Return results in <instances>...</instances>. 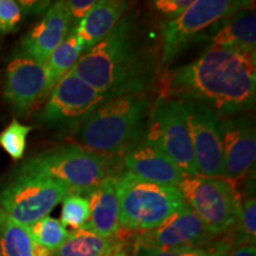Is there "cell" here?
<instances>
[{
    "label": "cell",
    "mask_w": 256,
    "mask_h": 256,
    "mask_svg": "<svg viewBox=\"0 0 256 256\" xmlns=\"http://www.w3.org/2000/svg\"><path fill=\"white\" fill-rule=\"evenodd\" d=\"M72 19L66 2H55L22 40L19 56L46 63L51 54L68 37Z\"/></svg>",
    "instance_id": "15"
},
{
    "label": "cell",
    "mask_w": 256,
    "mask_h": 256,
    "mask_svg": "<svg viewBox=\"0 0 256 256\" xmlns=\"http://www.w3.org/2000/svg\"><path fill=\"white\" fill-rule=\"evenodd\" d=\"M96 4L95 0H69L66 2L72 23L78 24Z\"/></svg>",
    "instance_id": "30"
},
{
    "label": "cell",
    "mask_w": 256,
    "mask_h": 256,
    "mask_svg": "<svg viewBox=\"0 0 256 256\" xmlns=\"http://www.w3.org/2000/svg\"><path fill=\"white\" fill-rule=\"evenodd\" d=\"M114 256H127L126 254H124V252H118V254H115Z\"/></svg>",
    "instance_id": "32"
},
{
    "label": "cell",
    "mask_w": 256,
    "mask_h": 256,
    "mask_svg": "<svg viewBox=\"0 0 256 256\" xmlns=\"http://www.w3.org/2000/svg\"><path fill=\"white\" fill-rule=\"evenodd\" d=\"M23 19V11L18 2L0 0V32L10 34L17 30Z\"/></svg>",
    "instance_id": "28"
},
{
    "label": "cell",
    "mask_w": 256,
    "mask_h": 256,
    "mask_svg": "<svg viewBox=\"0 0 256 256\" xmlns=\"http://www.w3.org/2000/svg\"><path fill=\"white\" fill-rule=\"evenodd\" d=\"M142 139L158 146L185 176H198L183 102L159 96L152 104Z\"/></svg>",
    "instance_id": "8"
},
{
    "label": "cell",
    "mask_w": 256,
    "mask_h": 256,
    "mask_svg": "<svg viewBox=\"0 0 256 256\" xmlns=\"http://www.w3.org/2000/svg\"><path fill=\"white\" fill-rule=\"evenodd\" d=\"M50 92L46 63L20 56L8 63L4 84V98L16 113L25 114L49 96Z\"/></svg>",
    "instance_id": "14"
},
{
    "label": "cell",
    "mask_w": 256,
    "mask_h": 256,
    "mask_svg": "<svg viewBox=\"0 0 256 256\" xmlns=\"http://www.w3.org/2000/svg\"><path fill=\"white\" fill-rule=\"evenodd\" d=\"M0 256H2V249H0Z\"/></svg>",
    "instance_id": "33"
},
{
    "label": "cell",
    "mask_w": 256,
    "mask_h": 256,
    "mask_svg": "<svg viewBox=\"0 0 256 256\" xmlns=\"http://www.w3.org/2000/svg\"><path fill=\"white\" fill-rule=\"evenodd\" d=\"M223 147V179L234 186L247 177L256 159L255 127L250 118H220Z\"/></svg>",
    "instance_id": "13"
},
{
    "label": "cell",
    "mask_w": 256,
    "mask_h": 256,
    "mask_svg": "<svg viewBox=\"0 0 256 256\" xmlns=\"http://www.w3.org/2000/svg\"><path fill=\"white\" fill-rule=\"evenodd\" d=\"M110 98L113 96L98 92L70 72L50 92L38 119L46 126L70 133Z\"/></svg>",
    "instance_id": "10"
},
{
    "label": "cell",
    "mask_w": 256,
    "mask_h": 256,
    "mask_svg": "<svg viewBox=\"0 0 256 256\" xmlns=\"http://www.w3.org/2000/svg\"><path fill=\"white\" fill-rule=\"evenodd\" d=\"M226 256H256V248L254 244H243L234 249Z\"/></svg>",
    "instance_id": "31"
},
{
    "label": "cell",
    "mask_w": 256,
    "mask_h": 256,
    "mask_svg": "<svg viewBox=\"0 0 256 256\" xmlns=\"http://www.w3.org/2000/svg\"><path fill=\"white\" fill-rule=\"evenodd\" d=\"M183 102L198 176L223 178V147L220 118L194 102Z\"/></svg>",
    "instance_id": "12"
},
{
    "label": "cell",
    "mask_w": 256,
    "mask_h": 256,
    "mask_svg": "<svg viewBox=\"0 0 256 256\" xmlns=\"http://www.w3.org/2000/svg\"><path fill=\"white\" fill-rule=\"evenodd\" d=\"M236 243L238 247L243 244H254L256 241V202L254 196H249L240 204V212L236 223Z\"/></svg>",
    "instance_id": "25"
},
{
    "label": "cell",
    "mask_w": 256,
    "mask_h": 256,
    "mask_svg": "<svg viewBox=\"0 0 256 256\" xmlns=\"http://www.w3.org/2000/svg\"><path fill=\"white\" fill-rule=\"evenodd\" d=\"M124 171L151 183L178 188L185 174L158 146L140 139L124 153Z\"/></svg>",
    "instance_id": "16"
},
{
    "label": "cell",
    "mask_w": 256,
    "mask_h": 256,
    "mask_svg": "<svg viewBox=\"0 0 256 256\" xmlns=\"http://www.w3.org/2000/svg\"><path fill=\"white\" fill-rule=\"evenodd\" d=\"M206 36H200L197 40H206L208 49L224 48L255 52L256 46V16L250 8H246L226 16L209 30Z\"/></svg>",
    "instance_id": "17"
},
{
    "label": "cell",
    "mask_w": 256,
    "mask_h": 256,
    "mask_svg": "<svg viewBox=\"0 0 256 256\" xmlns=\"http://www.w3.org/2000/svg\"><path fill=\"white\" fill-rule=\"evenodd\" d=\"M89 218V203L86 197L69 194L63 200L60 220L62 226L72 230L81 229Z\"/></svg>",
    "instance_id": "27"
},
{
    "label": "cell",
    "mask_w": 256,
    "mask_h": 256,
    "mask_svg": "<svg viewBox=\"0 0 256 256\" xmlns=\"http://www.w3.org/2000/svg\"><path fill=\"white\" fill-rule=\"evenodd\" d=\"M254 2L244 0H192L191 5L172 20L160 25L162 38V63H170L192 42L223 19Z\"/></svg>",
    "instance_id": "9"
},
{
    "label": "cell",
    "mask_w": 256,
    "mask_h": 256,
    "mask_svg": "<svg viewBox=\"0 0 256 256\" xmlns=\"http://www.w3.org/2000/svg\"><path fill=\"white\" fill-rule=\"evenodd\" d=\"M116 176L104 179L87 196L89 218L83 229H87L106 238H116L121 230L119 223L120 206L116 192Z\"/></svg>",
    "instance_id": "18"
},
{
    "label": "cell",
    "mask_w": 256,
    "mask_h": 256,
    "mask_svg": "<svg viewBox=\"0 0 256 256\" xmlns=\"http://www.w3.org/2000/svg\"><path fill=\"white\" fill-rule=\"evenodd\" d=\"M130 6L124 0H100L92 11L75 26V31L83 44V54L95 46L113 30L124 17Z\"/></svg>",
    "instance_id": "19"
},
{
    "label": "cell",
    "mask_w": 256,
    "mask_h": 256,
    "mask_svg": "<svg viewBox=\"0 0 256 256\" xmlns=\"http://www.w3.org/2000/svg\"><path fill=\"white\" fill-rule=\"evenodd\" d=\"M0 249L2 256H51L32 238L28 226L10 218L0 209Z\"/></svg>",
    "instance_id": "21"
},
{
    "label": "cell",
    "mask_w": 256,
    "mask_h": 256,
    "mask_svg": "<svg viewBox=\"0 0 256 256\" xmlns=\"http://www.w3.org/2000/svg\"><path fill=\"white\" fill-rule=\"evenodd\" d=\"M121 228L145 232L160 226L184 204L178 188L142 180L126 171L116 176Z\"/></svg>",
    "instance_id": "5"
},
{
    "label": "cell",
    "mask_w": 256,
    "mask_h": 256,
    "mask_svg": "<svg viewBox=\"0 0 256 256\" xmlns=\"http://www.w3.org/2000/svg\"><path fill=\"white\" fill-rule=\"evenodd\" d=\"M185 203L217 236L235 228L240 212V197L230 182L223 178L185 176L178 185Z\"/></svg>",
    "instance_id": "7"
},
{
    "label": "cell",
    "mask_w": 256,
    "mask_h": 256,
    "mask_svg": "<svg viewBox=\"0 0 256 256\" xmlns=\"http://www.w3.org/2000/svg\"><path fill=\"white\" fill-rule=\"evenodd\" d=\"M146 92L113 96L69 133L74 144L106 156H122L142 139L152 107Z\"/></svg>",
    "instance_id": "3"
},
{
    "label": "cell",
    "mask_w": 256,
    "mask_h": 256,
    "mask_svg": "<svg viewBox=\"0 0 256 256\" xmlns=\"http://www.w3.org/2000/svg\"><path fill=\"white\" fill-rule=\"evenodd\" d=\"M72 72L98 92L118 96L147 89V72L136 43L132 16L84 52Z\"/></svg>",
    "instance_id": "2"
},
{
    "label": "cell",
    "mask_w": 256,
    "mask_h": 256,
    "mask_svg": "<svg viewBox=\"0 0 256 256\" xmlns=\"http://www.w3.org/2000/svg\"><path fill=\"white\" fill-rule=\"evenodd\" d=\"M119 166L118 156L66 144L40 153L20 168L56 179L68 188L70 194L87 198L104 179L119 174Z\"/></svg>",
    "instance_id": "4"
},
{
    "label": "cell",
    "mask_w": 256,
    "mask_h": 256,
    "mask_svg": "<svg viewBox=\"0 0 256 256\" xmlns=\"http://www.w3.org/2000/svg\"><path fill=\"white\" fill-rule=\"evenodd\" d=\"M124 244L120 234L116 238H106L81 228L69 232L66 242L51 256H114Z\"/></svg>",
    "instance_id": "20"
},
{
    "label": "cell",
    "mask_w": 256,
    "mask_h": 256,
    "mask_svg": "<svg viewBox=\"0 0 256 256\" xmlns=\"http://www.w3.org/2000/svg\"><path fill=\"white\" fill-rule=\"evenodd\" d=\"M34 241L48 249L50 252H56L68 238L69 232L58 220L46 216L28 226Z\"/></svg>",
    "instance_id": "23"
},
{
    "label": "cell",
    "mask_w": 256,
    "mask_h": 256,
    "mask_svg": "<svg viewBox=\"0 0 256 256\" xmlns=\"http://www.w3.org/2000/svg\"><path fill=\"white\" fill-rule=\"evenodd\" d=\"M31 130V126H25L14 119L0 133V146L14 160H20L24 156L26 138Z\"/></svg>",
    "instance_id": "26"
},
{
    "label": "cell",
    "mask_w": 256,
    "mask_h": 256,
    "mask_svg": "<svg viewBox=\"0 0 256 256\" xmlns=\"http://www.w3.org/2000/svg\"><path fill=\"white\" fill-rule=\"evenodd\" d=\"M217 236L184 202L156 228L138 232L136 246L170 250L180 248H206L217 242Z\"/></svg>",
    "instance_id": "11"
},
{
    "label": "cell",
    "mask_w": 256,
    "mask_h": 256,
    "mask_svg": "<svg viewBox=\"0 0 256 256\" xmlns=\"http://www.w3.org/2000/svg\"><path fill=\"white\" fill-rule=\"evenodd\" d=\"M82 55L83 44L76 34L75 28H72L68 37L56 48L46 63L51 90L66 74L72 72Z\"/></svg>",
    "instance_id": "22"
},
{
    "label": "cell",
    "mask_w": 256,
    "mask_h": 256,
    "mask_svg": "<svg viewBox=\"0 0 256 256\" xmlns=\"http://www.w3.org/2000/svg\"><path fill=\"white\" fill-rule=\"evenodd\" d=\"M160 98L206 106L218 118L238 115L254 107L255 52L211 48L196 60L166 72Z\"/></svg>",
    "instance_id": "1"
},
{
    "label": "cell",
    "mask_w": 256,
    "mask_h": 256,
    "mask_svg": "<svg viewBox=\"0 0 256 256\" xmlns=\"http://www.w3.org/2000/svg\"><path fill=\"white\" fill-rule=\"evenodd\" d=\"M191 2L192 0H156L153 2V6L160 14L168 17V20H172L183 14Z\"/></svg>",
    "instance_id": "29"
},
{
    "label": "cell",
    "mask_w": 256,
    "mask_h": 256,
    "mask_svg": "<svg viewBox=\"0 0 256 256\" xmlns=\"http://www.w3.org/2000/svg\"><path fill=\"white\" fill-rule=\"evenodd\" d=\"M232 252V248L220 238L211 247L206 248H180L160 250V249L136 246V256H226Z\"/></svg>",
    "instance_id": "24"
},
{
    "label": "cell",
    "mask_w": 256,
    "mask_h": 256,
    "mask_svg": "<svg viewBox=\"0 0 256 256\" xmlns=\"http://www.w3.org/2000/svg\"><path fill=\"white\" fill-rule=\"evenodd\" d=\"M69 194L56 179L20 168L0 188V209L14 222L30 226L49 215Z\"/></svg>",
    "instance_id": "6"
}]
</instances>
